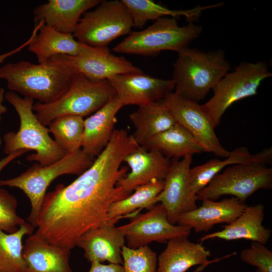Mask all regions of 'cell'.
I'll use <instances>...</instances> for the list:
<instances>
[{"instance_id":"obj_24","label":"cell","mask_w":272,"mask_h":272,"mask_svg":"<svg viewBox=\"0 0 272 272\" xmlns=\"http://www.w3.org/2000/svg\"><path fill=\"white\" fill-rule=\"evenodd\" d=\"M264 215L262 204L247 206L235 221L223 226L221 230L203 235L199 239V242L202 243L215 238L226 241L246 239L265 245L268 241L272 231L262 225Z\"/></svg>"},{"instance_id":"obj_30","label":"cell","mask_w":272,"mask_h":272,"mask_svg":"<svg viewBox=\"0 0 272 272\" xmlns=\"http://www.w3.org/2000/svg\"><path fill=\"white\" fill-rule=\"evenodd\" d=\"M34 227L27 221L13 233L0 230V272H25L22 255L23 239L34 233Z\"/></svg>"},{"instance_id":"obj_29","label":"cell","mask_w":272,"mask_h":272,"mask_svg":"<svg viewBox=\"0 0 272 272\" xmlns=\"http://www.w3.org/2000/svg\"><path fill=\"white\" fill-rule=\"evenodd\" d=\"M164 180L154 179L135 188L127 197L116 201L110 207L106 223L115 224L123 217H126L137 210H149L158 203L157 198L164 187Z\"/></svg>"},{"instance_id":"obj_5","label":"cell","mask_w":272,"mask_h":272,"mask_svg":"<svg viewBox=\"0 0 272 272\" xmlns=\"http://www.w3.org/2000/svg\"><path fill=\"white\" fill-rule=\"evenodd\" d=\"M115 94L107 80L94 81L77 74L57 99L48 104L38 102L34 104L33 110L40 122L48 126L59 117L89 115L104 106Z\"/></svg>"},{"instance_id":"obj_18","label":"cell","mask_w":272,"mask_h":272,"mask_svg":"<svg viewBox=\"0 0 272 272\" xmlns=\"http://www.w3.org/2000/svg\"><path fill=\"white\" fill-rule=\"evenodd\" d=\"M125 239L118 227L105 223L92 228L78 240L76 246L82 249L84 257L89 262L123 264L122 247Z\"/></svg>"},{"instance_id":"obj_26","label":"cell","mask_w":272,"mask_h":272,"mask_svg":"<svg viewBox=\"0 0 272 272\" xmlns=\"http://www.w3.org/2000/svg\"><path fill=\"white\" fill-rule=\"evenodd\" d=\"M129 117L135 128L132 136L140 146L176 123L163 100L139 106Z\"/></svg>"},{"instance_id":"obj_36","label":"cell","mask_w":272,"mask_h":272,"mask_svg":"<svg viewBox=\"0 0 272 272\" xmlns=\"http://www.w3.org/2000/svg\"><path fill=\"white\" fill-rule=\"evenodd\" d=\"M39 26L38 25H36L34 27V28L32 31V33H31V35L30 37L25 42H24L23 44L20 45V46H18L17 47L15 48V49L8 51L6 53L1 54H0V64H1L2 62H3L8 57H10L19 52L21 51L22 49H23L26 47H28V46L30 44V43L33 40L35 35L38 32V30H39Z\"/></svg>"},{"instance_id":"obj_39","label":"cell","mask_w":272,"mask_h":272,"mask_svg":"<svg viewBox=\"0 0 272 272\" xmlns=\"http://www.w3.org/2000/svg\"><path fill=\"white\" fill-rule=\"evenodd\" d=\"M209 265V264H206L204 265H199L194 271H192V272H201Z\"/></svg>"},{"instance_id":"obj_11","label":"cell","mask_w":272,"mask_h":272,"mask_svg":"<svg viewBox=\"0 0 272 272\" xmlns=\"http://www.w3.org/2000/svg\"><path fill=\"white\" fill-rule=\"evenodd\" d=\"M118 227L125 237L127 246L131 248L153 242H167L179 236H188L191 231L189 227L171 224L160 203L144 214H137L128 223Z\"/></svg>"},{"instance_id":"obj_6","label":"cell","mask_w":272,"mask_h":272,"mask_svg":"<svg viewBox=\"0 0 272 272\" xmlns=\"http://www.w3.org/2000/svg\"><path fill=\"white\" fill-rule=\"evenodd\" d=\"M93 162L94 160L80 149L50 165L41 166L35 163L16 177L0 180V186L19 188L26 195L31 206L27 221L35 228L46 190L51 182L63 175L79 176L88 169Z\"/></svg>"},{"instance_id":"obj_28","label":"cell","mask_w":272,"mask_h":272,"mask_svg":"<svg viewBox=\"0 0 272 272\" xmlns=\"http://www.w3.org/2000/svg\"><path fill=\"white\" fill-rule=\"evenodd\" d=\"M132 18L133 27L142 28L148 21H156L164 17L184 16L192 22L206 9L222 6V3L197 6L189 10H171L151 0H121Z\"/></svg>"},{"instance_id":"obj_21","label":"cell","mask_w":272,"mask_h":272,"mask_svg":"<svg viewBox=\"0 0 272 272\" xmlns=\"http://www.w3.org/2000/svg\"><path fill=\"white\" fill-rule=\"evenodd\" d=\"M116 94L101 108L84 119L82 150L93 160L101 153L114 132L116 116L123 107Z\"/></svg>"},{"instance_id":"obj_34","label":"cell","mask_w":272,"mask_h":272,"mask_svg":"<svg viewBox=\"0 0 272 272\" xmlns=\"http://www.w3.org/2000/svg\"><path fill=\"white\" fill-rule=\"evenodd\" d=\"M240 259L257 267L256 272H272V251L264 244L252 242L240 252Z\"/></svg>"},{"instance_id":"obj_8","label":"cell","mask_w":272,"mask_h":272,"mask_svg":"<svg viewBox=\"0 0 272 272\" xmlns=\"http://www.w3.org/2000/svg\"><path fill=\"white\" fill-rule=\"evenodd\" d=\"M264 61L242 62L229 72L213 89L211 98L201 107L214 127H217L221 118L233 103L254 96L261 82L271 77Z\"/></svg>"},{"instance_id":"obj_4","label":"cell","mask_w":272,"mask_h":272,"mask_svg":"<svg viewBox=\"0 0 272 272\" xmlns=\"http://www.w3.org/2000/svg\"><path fill=\"white\" fill-rule=\"evenodd\" d=\"M5 99L14 108L20 119L17 132L10 131L3 137L6 154L21 150H33L35 153L29 155L27 160L37 162L41 166L51 164L66 155L50 137L48 127L34 113L33 99L22 98L12 91L5 93Z\"/></svg>"},{"instance_id":"obj_2","label":"cell","mask_w":272,"mask_h":272,"mask_svg":"<svg viewBox=\"0 0 272 272\" xmlns=\"http://www.w3.org/2000/svg\"><path fill=\"white\" fill-rule=\"evenodd\" d=\"M230 69L223 50L205 52L187 47L178 52L173 64L174 92L198 103Z\"/></svg>"},{"instance_id":"obj_9","label":"cell","mask_w":272,"mask_h":272,"mask_svg":"<svg viewBox=\"0 0 272 272\" xmlns=\"http://www.w3.org/2000/svg\"><path fill=\"white\" fill-rule=\"evenodd\" d=\"M131 16L122 1H101L85 13L73 34L79 42L89 46L108 47L112 41L131 32Z\"/></svg>"},{"instance_id":"obj_10","label":"cell","mask_w":272,"mask_h":272,"mask_svg":"<svg viewBox=\"0 0 272 272\" xmlns=\"http://www.w3.org/2000/svg\"><path fill=\"white\" fill-rule=\"evenodd\" d=\"M271 188V168L257 162L235 164L217 174L197 193L196 199L216 200L230 195L245 203L258 190Z\"/></svg>"},{"instance_id":"obj_40","label":"cell","mask_w":272,"mask_h":272,"mask_svg":"<svg viewBox=\"0 0 272 272\" xmlns=\"http://www.w3.org/2000/svg\"><path fill=\"white\" fill-rule=\"evenodd\" d=\"M1 139H0V145H1Z\"/></svg>"},{"instance_id":"obj_19","label":"cell","mask_w":272,"mask_h":272,"mask_svg":"<svg viewBox=\"0 0 272 272\" xmlns=\"http://www.w3.org/2000/svg\"><path fill=\"white\" fill-rule=\"evenodd\" d=\"M236 254L209 260L211 253L201 243H194L182 236L167 242L165 249L158 257L157 272H186L195 265L217 262Z\"/></svg>"},{"instance_id":"obj_15","label":"cell","mask_w":272,"mask_h":272,"mask_svg":"<svg viewBox=\"0 0 272 272\" xmlns=\"http://www.w3.org/2000/svg\"><path fill=\"white\" fill-rule=\"evenodd\" d=\"M49 60L65 66L74 74H82L94 81L108 80L123 74L143 72L125 57L111 54L109 49L85 56L59 55Z\"/></svg>"},{"instance_id":"obj_3","label":"cell","mask_w":272,"mask_h":272,"mask_svg":"<svg viewBox=\"0 0 272 272\" xmlns=\"http://www.w3.org/2000/svg\"><path fill=\"white\" fill-rule=\"evenodd\" d=\"M75 75L51 60L37 64L22 60L0 66V79L7 82L11 91L43 104L57 99L67 90Z\"/></svg>"},{"instance_id":"obj_17","label":"cell","mask_w":272,"mask_h":272,"mask_svg":"<svg viewBox=\"0 0 272 272\" xmlns=\"http://www.w3.org/2000/svg\"><path fill=\"white\" fill-rule=\"evenodd\" d=\"M107 49L108 47L97 48L82 43L76 40L72 34L59 32L45 25L43 22L28 46V50L35 55L39 63H45L56 55H89Z\"/></svg>"},{"instance_id":"obj_38","label":"cell","mask_w":272,"mask_h":272,"mask_svg":"<svg viewBox=\"0 0 272 272\" xmlns=\"http://www.w3.org/2000/svg\"><path fill=\"white\" fill-rule=\"evenodd\" d=\"M5 91L4 88H0V120L1 115L7 111V107L4 105L3 103L5 99Z\"/></svg>"},{"instance_id":"obj_23","label":"cell","mask_w":272,"mask_h":272,"mask_svg":"<svg viewBox=\"0 0 272 272\" xmlns=\"http://www.w3.org/2000/svg\"><path fill=\"white\" fill-rule=\"evenodd\" d=\"M70 255L71 250L49 244L35 233L28 235L23 246L25 272H72Z\"/></svg>"},{"instance_id":"obj_20","label":"cell","mask_w":272,"mask_h":272,"mask_svg":"<svg viewBox=\"0 0 272 272\" xmlns=\"http://www.w3.org/2000/svg\"><path fill=\"white\" fill-rule=\"evenodd\" d=\"M247 206L234 197L220 201L204 199L200 207L181 214L177 224L189 227L196 233L208 232L217 224L232 223Z\"/></svg>"},{"instance_id":"obj_35","label":"cell","mask_w":272,"mask_h":272,"mask_svg":"<svg viewBox=\"0 0 272 272\" xmlns=\"http://www.w3.org/2000/svg\"><path fill=\"white\" fill-rule=\"evenodd\" d=\"M88 272H124L123 266L120 264H104L98 262H91Z\"/></svg>"},{"instance_id":"obj_14","label":"cell","mask_w":272,"mask_h":272,"mask_svg":"<svg viewBox=\"0 0 272 272\" xmlns=\"http://www.w3.org/2000/svg\"><path fill=\"white\" fill-rule=\"evenodd\" d=\"M192 156L173 159L164 179V187L157 200L165 209L169 222L177 224L182 214L197 207L189 190V173Z\"/></svg>"},{"instance_id":"obj_22","label":"cell","mask_w":272,"mask_h":272,"mask_svg":"<svg viewBox=\"0 0 272 272\" xmlns=\"http://www.w3.org/2000/svg\"><path fill=\"white\" fill-rule=\"evenodd\" d=\"M100 0H49L33 11L35 23H43L59 32L73 34L86 12L97 6Z\"/></svg>"},{"instance_id":"obj_32","label":"cell","mask_w":272,"mask_h":272,"mask_svg":"<svg viewBox=\"0 0 272 272\" xmlns=\"http://www.w3.org/2000/svg\"><path fill=\"white\" fill-rule=\"evenodd\" d=\"M121 256L124 272H157V254L148 245L137 248L124 245Z\"/></svg>"},{"instance_id":"obj_16","label":"cell","mask_w":272,"mask_h":272,"mask_svg":"<svg viewBox=\"0 0 272 272\" xmlns=\"http://www.w3.org/2000/svg\"><path fill=\"white\" fill-rule=\"evenodd\" d=\"M123 162L130 171L121 177L116 185L128 193L153 180H164L171 163L162 152L140 146L127 154Z\"/></svg>"},{"instance_id":"obj_27","label":"cell","mask_w":272,"mask_h":272,"mask_svg":"<svg viewBox=\"0 0 272 272\" xmlns=\"http://www.w3.org/2000/svg\"><path fill=\"white\" fill-rule=\"evenodd\" d=\"M142 147L147 150H158L169 159H179L205 152L192 135L177 122L171 128L152 138Z\"/></svg>"},{"instance_id":"obj_31","label":"cell","mask_w":272,"mask_h":272,"mask_svg":"<svg viewBox=\"0 0 272 272\" xmlns=\"http://www.w3.org/2000/svg\"><path fill=\"white\" fill-rule=\"evenodd\" d=\"M84 122L83 117L65 115L54 119L48 126L54 141L66 155L81 149Z\"/></svg>"},{"instance_id":"obj_37","label":"cell","mask_w":272,"mask_h":272,"mask_svg":"<svg viewBox=\"0 0 272 272\" xmlns=\"http://www.w3.org/2000/svg\"><path fill=\"white\" fill-rule=\"evenodd\" d=\"M28 151L26 150H21L7 155L5 158L0 160V172L1 170L11 162L13 161L16 158L20 157Z\"/></svg>"},{"instance_id":"obj_7","label":"cell","mask_w":272,"mask_h":272,"mask_svg":"<svg viewBox=\"0 0 272 272\" xmlns=\"http://www.w3.org/2000/svg\"><path fill=\"white\" fill-rule=\"evenodd\" d=\"M202 31L201 26L193 22L180 26L174 18L164 17L143 30L131 31L113 50L119 53L146 56L154 55L165 50L179 52L188 47Z\"/></svg>"},{"instance_id":"obj_25","label":"cell","mask_w":272,"mask_h":272,"mask_svg":"<svg viewBox=\"0 0 272 272\" xmlns=\"http://www.w3.org/2000/svg\"><path fill=\"white\" fill-rule=\"evenodd\" d=\"M271 158V148L252 155L246 148L242 147L231 151V155L224 160L210 159L203 164L190 168L189 173L190 194L196 198L197 193L205 187L217 174L230 165L252 162L265 164L269 162Z\"/></svg>"},{"instance_id":"obj_13","label":"cell","mask_w":272,"mask_h":272,"mask_svg":"<svg viewBox=\"0 0 272 272\" xmlns=\"http://www.w3.org/2000/svg\"><path fill=\"white\" fill-rule=\"evenodd\" d=\"M107 81L123 106H140L162 100L175 87L172 79L154 77L143 72L118 75Z\"/></svg>"},{"instance_id":"obj_33","label":"cell","mask_w":272,"mask_h":272,"mask_svg":"<svg viewBox=\"0 0 272 272\" xmlns=\"http://www.w3.org/2000/svg\"><path fill=\"white\" fill-rule=\"evenodd\" d=\"M17 206L16 197L7 190L0 188V230L13 233L27 222L17 214Z\"/></svg>"},{"instance_id":"obj_1","label":"cell","mask_w":272,"mask_h":272,"mask_svg":"<svg viewBox=\"0 0 272 272\" xmlns=\"http://www.w3.org/2000/svg\"><path fill=\"white\" fill-rule=\"evenodd\" d=\"M139 146L126 130L114 129L88 169L70 184H58L46 193L35 233L49 244L71 250L85 233L106 223L111 205L131 194L116 184L127 171L120 167L124 157Z\"/></svg>"},{"instance_id":"obj_12","label":"cell","mask_w":272,"mask_h":272,"mask_svg":"<svg viewBox=\"0 0 272 272\" xmlns=\"http://www.w3.org/2000/svg\"><path fill=\"white\" fill-rule=\"evenodd\" d=\"M176 122L186 129L199 142L205 152L227 158L231 154L221 144L215 128L201 105L183 98L173 91L163 100Z\"/></svg>"}]
</instances>
